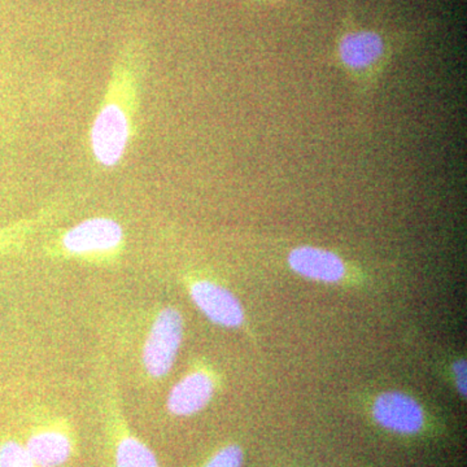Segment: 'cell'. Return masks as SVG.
I'll return each mask as SVG.
<instances>
[{
    "mask_svg": "<svg viewBox=\"0 0 467 467\" xmlns=\"http://www.w3.org/2000/svg\"><path fill=\"white\" fill-rule=\"evenodd\" d=\"M213 380L205 373H193L180 380L169 395L168 408L175 416H192L211 401Z\"/></svg>",
    "mask_w": 467,
    "mask_h": 467,
    "instance_id": "cell-8",
    "label": "cell"
},
{
    "mask_svg": "<svg viewBox=\"0 0 467 467\" xmlns=\"http://www.w3.org/2000/svg\"><path fill=\"white\" fill-rule=\"evenodd\" d=\"M143 73V52L129 43L117 55L90 129L92 156L100 167H117L133 140Z\"/></svg>",
    "mask_w": 467,
    "mask_h": 467,
    "instance_id": "cell-1",
    "label": "cell"
},
{
    "mask_svg": "<svg viewBox=\"0 0 467 467\" xmlns=\"http://www.w3.org/2000/svg\"><path fill=\"white\" fill-rule=\"evenodd\" d=\"M124 242V230L109 217H92L77 223L61 238V248L76 257H103L116 254Z\"/></svg>",
    "mask_w": 467,
    "mask_h": 467,
    "instance_id": "cell-3",
    "label": "cell"
},
{
    "mask_svg": "<svg viewBox=\"0 0 467 467\" xmlns=\"http://www.w3.org/2000/svg\"><path fill=\"white\" fill-rule=\"evenodd\" d=\"M0 467H36L26 448L15 441H8L0 448Z\"/></svg>",
    "mask_w": 467,
    "mask_h": 467,
    "instance_id": "cell-11",
    "label": "cell"
},
{
    "mask_svg": "<svg viewBox=\"0 0 467 467\" xmlns=\"http://www.w3.org/2000/svg\"><path fill=\"white\" fill-rule=\"evenodd\" d=\"M182 337L183 319L181 313L174 308L162 310L150 328L144 347L143 361L150 376H167L173 368Z\"/></svg>",
    "mask_w": 467,
    "mask_h": 467,
    "instance_id": "cell-4",
    "label": "cell"
},
{
    "mask_svg": "<svg viewBox=\"0 0 467 467\" xmlns=\"http://www.w3.org/2000/svg\"><path fill=\"white\" fill-rule=\"evenodd\" d=\"M288 265L297 275L325 282L337 284L346 276L347 266L342 257L325 248L300 245L288 254Z\"/></svg>",
    "mask_w": 467,
    "mask_h": 467,
    "instance_id": "cell-6",
    "label": "cell"
},
{
    "mask_svg": "<svg viewBox=\"0 0 467 467\" xmlns=\"http://www.w3.org/2000/svg\"><path fill=\"white\" fill-rule=\"evenodd\" d=\"M453 373L456 377L457 389L461 395L466 396V361L465 359H459L454 362Z\"/></svg>",
    "mask_w": 467,
    "mask_h": 467,
    "instance_id": "cell-13",
    "label": "cell"
},
{
    "mask_svg": "<svg viewBox=\"0 0 467 467\" xmlns=\"http://www.w3.org/2000/svg\"><path fill=\"white\" fill-rule=\"evenodd\" d=\"M117 467H159L152 451L134 438L119 442L116 453Z\"/></svg>",
    "mask_w": 467,
    "mask_h": 467,
    "instance_id": "cell-10",
    "label": "cell"
},
{
    "mask_svg": "<svg viewBox=\"0 0 467 467\" xmlns=\"http://www.w3.org/2000/svg\"><path fill=\"white\" fill-rule=\"evenodd\" d=\"M251 2L265 3V5H279V3H284L285 0H251Z\"/></svg>",
    "mask_w": 467,
    "mask_h": 467,
    "instance_id": "cell-14",
    "label": "cell"
},
{
    "mask_svg": "<svg viewBox=\"0 0 467 467\" xmlns=\"http://www.w3.org/2000/svg\"><path fill=\"white\" fill-rule=\"evenodd\" d=\"M410 41L411 33L361 26L348 12L326 63L346 75L359 99L368 100L393 57Z\"/></svg>",
    "mask_w": 467,
    "mask_h": 467,
    "instance_id": "cell-2",
    "label": "cell"
},
{
    "mask_svg": "<svg viewBox=\"0 0 467 467\" xmlns=\"http://www.w3.org/2000/svg\"><path fill=\"white\" fill-rule=\"evenodd\" d=\"M373 414L380 426L399 434H416L425 422L420 405L401 392H387L378 396Z\"/></svg>",
    "mask_w": 467,
    "mask_h": 467,
    "instance_id": "cell-5",
    "label": "cell"
},
{
    "mask_svg": "<svg viewBox=\"0 0 467 467\" xmlns=\"http://www.w3.org/2000/svg\"><path fill=\"white\" fill-rule=\"evenodd\" d=\"M27 453L39 467H57L69 459L72 445L61 432L46 431L34 435L26 445Z\"/></svg>",
    "mask_w": 467,
    "mask_h": 467,
    "instance_id": "cell-9",
    "label": "cell"
},
{
    "mask_svg": "<svg viewBox=\"0 0 467 467\" xmlns=\"http://www.w3.org/2000/svg\"><path fill=\"white\" fill-rule=\"evenodd\" d=\"M243 451L238 445H230L214 454L205 467H242Z\"/></svg>",
    "mask_w": 467,
    "mask_h": 467,
    "instance_id": "cell-12",
    "label": "cell"
},
{
    "mask_svg": "<svg viewBox=\"0 0 467 467\" xmlns=\"http://www.w3.org/2000/svg\"><path fill=\"white\" fill-rule=\"evenodd\" d=\"M192 297L198 308L214 324L236 327L244 319L241 303L223 285L209 281L195 282L192 285Z\"/></svg>",
    "mask_w": 467,
    "mask_h": 467,
    "instance_id": "cell-7",
    "label": "cell"
}]
</instances>
